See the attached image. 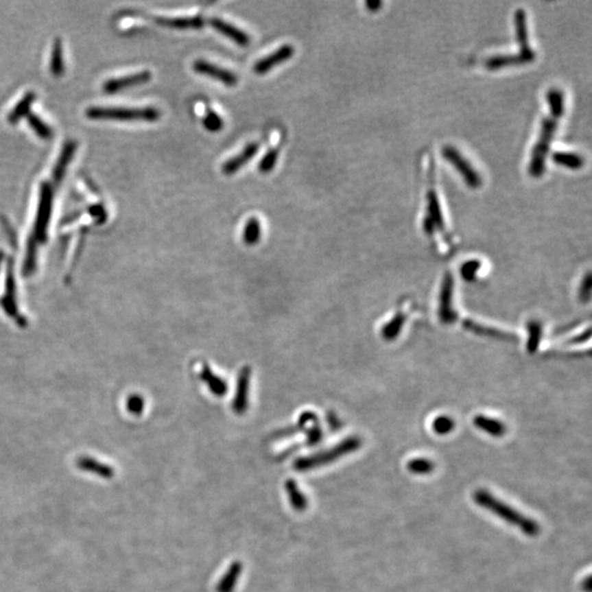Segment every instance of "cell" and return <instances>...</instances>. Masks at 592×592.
I'll return each mask as SVG.
<instances>
[{"instance_id":"8fae6325","label":"cell","mask_w":592,"mask_h":592,"mask_svg":"<svg viewBox=\"0 0 592 592\" xmlns=\"http://www.w3.org/2000/svg\"><path fill=\"white\" fill-rule=\"evenodd\" d=\"M295 49L291 44H284L279 47L274 52L267 55L265 58L256 62L254 65V71L257 75H265L270 71L273 67L287 62L294 55Z\"/></svg>"},{"instance_id":"4dcf8cb0","label":"cell","mask_w":592,"mask_h":592,"mask_svg":"<svg viewBox=\"0 0 592 592\" xmlns=\"http://www.w3.org/2000/svg\"><path fill=\"white\" fill-rule=\"evenodd\" d=\"M434 431L439 434H447L452 431L453 429V421L447 417L438 418L434 423Z\"/></svg>"},{"instance_id":"ffe728a7","label":"cell","mask_w":592,"mask_h":592,"mask_svg":"<svg viewBox=\"0 0 592 592\" xmlns=\"http://www.w3.org/2000/svg\"><path fill=\"white\" fill-rule=\"evenodd\" d=\"M243 563L235 560L227 568L226 573L221 577L219 584H216V592H234L238 580L243 573Z\"/></svg>"},{"instance_id":"d6986e66","label":"cell","mask_w":592,"mask_h":592,"mask_svg":"<svg viewBox=\"0 0 592 592\" xmlns=\"http://www.w3.org/2000/svg\"><path fill=\"white\" fill-rule=\"evenodd\" d=\"M77 150V142L74 139H69L64 144L62 152H60V157H58L56 164H55L54 169H53V180L55 183H58L62 181L64 176H65L67 167L71 164V159L74 157Z\"/></svg>"},{"instance_id":"d6a6232c","label":"cell","mask_w":592,"mask_h":592,"mask_svg":"<svg viewBox=\"0 0 592 592\" xmlns=\"http://www.w3.org/2000/svg\"><path fill=\"white\" fill-rule=\"evenodd\" d=\"M89 212H91V215L98 216V217H102V215H104V209L102 205H93V206H91Z\"/></svg>"},{"instance_id":"9a60e30c","label":"cell","mask_w":592,"mask_h":592,"mask_svg":"<svg viewBox=\"0 0 592 592\" xmlns=\"http://www.w3.org/2000/svg\"><path fill=\"white\" fill-rule=\"evenodd\" d=\"M259 147L260 145L257 142L249 143V144L244 148L241 153L237 154V155L234 156L232 158L225 161L223 166H222V171H223V174H225V175L227 176L234 175V174H236L240 168H243L248 161H250L251 159L254 158L256 154L258 153Z\"/></svg>"},{"instance_id":"5bb4252c","label":"cell","mask_w":592,"mask_h":592,"mask_svg":"<svg viewBox=\"0 0 592 592\" xmlns=\"http://www.w3.org/2000/svg\"><path fill=\"white\" fill-rule=\"evenodd\" d=\"M298 431L306 432V445L309 447L318 445L322 440V427L314 412H305L298 421Z\"/></svg>"},{"instance_id":"8992f818","label":"cell","mask_w":592,"mask_h":592,"mask_svg":"<svg viewBox=\"0 0 592 592\" xmlns=\"http://www.w3.org/2000/svg\"><path fill=\"white\" fill-rule=\"evenodd\" d=\"M430 168H429V188L427 191V210L426 216L423 220V230L427 234H434L437 230L443 232L445 230V221H443L442 211L440 205L439 197H438L437 189H436V181H434V161H430Z\"/></svg>"},{"instance_id":"f546056e","label":"cell","mask_w":592,"mask_h":592,"mask_svg":"<svg viewBox=\"0 0 592 592\" xmlns=\"http://www.w3.org/2000/svg\"><path fill=\"white\" fill-rule=\"evenodd\" d=\"M476 426L479 427L480 429H483L484 431L487 432V434H491V436H496V437H500V436L505 434V428H504L501 423H498V421H491V419L477 418L476 419Z\"/></svg>"},{"instance_id":"7402d4cb","label":"cell","mask_w":592,"mask_h":592,"mask_svg":"<svg viewBox=\"0 0 592 592\" xmlns=\"http://www.w3.org/2000/svg\"><path fill=\"white\" fill-rule=\"evenodd\" d=\"M36 93L34 91H27L25 96L20 99L19 102H16L14 108L11 109L8 115V121L11 124H16L19 122L22 118L27 117L31 113V106L33 102H36Z\"/></svg>"},{"instance_id":"ac0fdd59","label":"cell","mask_w":592,"mask_h":592,"mask_svg":"<svg viewBox=\"0 0 592 592\" xmlns=\"http://www.w3.org/2000/svg\"><path fill=\"white\" fill-rule=\"evenodd\" d=\"M200 379L206 385L211 393L213 394L216 397H223L226 395L228 390V384L223 377H220L217 374L212 371L209 364L204 363L201 371H200Z\"/></svg>"},{"instance_id":"cb8c5ba5","label":"cell","mask_w":592,"mask_h":592,"mask_svg":"<svg viewBox=\"0 0 592 592\" xmlns=\"http://www.w3.org/2000/svg\"><path fill=\"white\" fill-rule=\"evenodd\" d=\"M49 69H51V73L54 76L58 77L63 75L64 71H65L63 58V43H62V40L60 38H55L54 43H53Z\"/></svg>"},{"instance_id":"d4e9b609","label":"cell","mask_w":592,"mask_h":592,"mask_svg":"<svg viewBox=\"0 0 592 592\" xmlns=\"http://www.w3.org/2000/svg\"><path fill=\"white\" fill-rule=\"evenodd\" d=\"M261 238V223L257 217H251L246 223L243 232V240L246 245L254 246L259 243Z\"/></svg>"},{"instance_id":"5b68a950","label":"cell","mask_w":592,"mask_h":592,"mask_svg":"<svg viewBox=\"0 0 592 592\" xmlns=\"http://www.w3.org/2000/svg\"><path fill=\"white\" fill-rule=\"evenodd\" d=\"M91 120L147 121L155 122L161 117L157 108L91 107L86 110Z\"/></svg>"},{"instance_id":"1f68e13d","label":"cell","mask_w":592,"mask_h":592,"mask_svg":"<svg viewBox=\"0 0 592 592\" xmlns=\"http://www.w3.org/2000/svg\"><path fill=\"white\" fill-rule=\"evenodd\" d=\"M143 407H144L143 399H141V397H139V396L133 397V399L130 401V410L133 412V414H141Z\"/></svg>"},{"instance_id":"484cf974","label":"cell","mask_w":592,"mask_h":592,"mask_svg":"<svg viewBox=\"0 0 592 592\" xmlns=\"http://www.w3.org/2000/svg\"><path fill=\"white\" fill-rule=\"evenodd\" d=\"M27 118V124L32 128L34 133L38 135V137H41L43 139H49L53 137V134H54V131H53V128L47 124V123L44 122L38 115H36V113H30L29 115L25 117Z\"/></svg>"},{"instance_id":"e0dca14e","label":"cell","mask_w":592,"mask_h":592,"mask_svg":"<svg viewBox=\"0 0 592 592\" xmlns=\"http://www.w3.org/2000/svg\"><path fill=\"white\" fill-rule=\"evenodd\" d=\"M76 466L82 472L96 475L104 479H111L115 477V472L113 466L97 461L91 456H80V459H77Z\"/></svg>"},{"instance_id":"3957f363","label":"cell","mask_w":592,"mask_h":592,"mask_svg":"<svg viewBox=\"0 0 592 592\" xmlns=\"http://www.w3.org/2000/svg\"><path fill=\"white\" fill-rule=\"evenodd\" d=\"M514 25H516L517 41L519 44L518 53L491 56L484 62L486 69L497 71L509 66L523 65V64L532 63L536 58V53L529 43L527 14L523 9L520 8L516 11Z\"/></svg>"},{"instance_id":"9c48e42d","label":"cell","mask_w":592,"mask_h":592,"mask_svg":"<svg viewBox=\"0 0 592 592\" xmlns=\"http://www.w3.org/2000/svg\"><path fill=\"white\" fill-rule=\"evenodd\" d=\"M192 67L198 74L204 75V76L211 77L213 80H219L222 84H224L228 87H234V86L237 85L238 77L234 71L215 65V64L211 63L208 60H197L194 62Z\"/></svg>"},{"instance_id":"52a82bcc","label":"cell","mask_w":592,"mask_h":592,"mask_svg":"<svg viewBox=\"0 0 592 592\" xmlns=\"http://www.w3.org/2000/svg\"><path fill=\"white\" fill-rule=\"evenodd\" d=\"M53 199H54V191L52 186L47 181H44L40 186L38 213L34 223V237L40 241L47 238V226L52 215Z\"/></svg>"},{"instance_id":"4fadbf2b","label":"cell","mask_w":592,"mask_h":592,"mask_svg":"<svg viewBox=\"0 0 592 592\" xmlns=\"http://www.w3.org/2000/svg\"><path fill=\"white\" fill-rule=\"evenodd\" d=\"M209 23L217 32L222 33L223 36L235 42L239 47H248L249 44H250L251 38L248 33H246L245 31L241 30V29L236 27V25H232L230 22L225 21V20L221 19V18L213 16V18H211L209 20Z\"/></svg>"},{"instance_id":"4316f807","label":"cell","mask_w":592,"mask_h":592,"mask_svg":"<svg viewBox=\"0 0 592 592\" xmlns=\"http://www.w3.org/2000/svg\"><path fill=\"white\" fill-rule=\"evenodd\" d=\"M203 126L209 132L216 133L224 128V121L221 118V115L215 113L214 110L208 109L205 113L204 118H203Z\"/></svg>"},{"instance_id":"30bf717a","label":"cell","mask_w":592,"mask_h":592,"mask_svg":"<svg viewBox=\"0 0 592 592\" xmlns=\"http://www.w3.org/2000/svg\"><path fill=\"white\" fill-rule=\"evenodd\" d=\"M251 368L244 366L238 374L235 397L232 401V410L236 415H244L249 406V392L251 384Z\"/></svg>"},{"instance_id":"44dd1931","label":"cell","mask_w":592,"mask_h":592,"mask_svg":"<svg viewBox=\"0 0 592 592\" xmlns=\"http://www.w3.org/2000/svg\"><path fill=\"white\" fill-rule=\"evenodd\" d=\"M284 489H285L289 505L293 508V510L296 511V512H304V511L307 510L309 499L303 491L300 490L298 483L294 479H287L284 484Z\"/></svg>"},{"instance_id":"277c9868","label":"cell","mask_w":592,"mask_h":592,"mask_svg":"<svg viewBox=\"0 0 592 592\" xmlns=\"http://www.w3.org/2000/svg\"><path fill=\"white\" fill-rule=\"evenodd\" d=\"M362 445L360 438L349 437L342 440V442L335 445L329 450L322 451L309 456H303L295 460L293 469L298 472H307L316 470L320 467L331 464L337 460L342 459L348 454L353 453L359 450Z\"/></svg>"},{"instance_id":"e575fe53","label":"cell","mask_w":592,"mask_h":592,"mask_svg":"<svg viewBox=\"0 0 592 592\" xmlns=\"http://www.w3.org/2000/svg\"><path fill=\"white\" fill-rule=\"evenodd\" d=\"M591 576H588L587 578L584 579V582L582 584V590L586 592H591Z\"/></svg>"},{"instance_id":"2e32d148","label":"cell","mask_w":592,"mask_h":592,"mask_svg":"<svg viewBox=\"0 0 592 592\" xmlns=\"http://www.w3.org/2000/svg\"><path fill=\"white\" fill-rule=\"evenodd\" d=\"M155 21L163 27H171L177 30H198L202 29L205 25V19L202 16H177V18H167V16H156Z\"/></svg>"},{"instance_id":"ba28073f","label":"cell","mask_w":592,"mask_h":592,"mask_svg":"<svg viewBox=\"0 0 592 592\" xmlns=\"http://www.w3.org/2000/svg\"><path fill=\"white\" fill-rule=\"evenodd\" d=\"M442 156L445 161H448L451 165H453L454 168L461 174L462 178L464 179L469 188H480L482 183H483L482 177L473 168L470 161H467L464 156L460 153L458 148L451 146V145H447L442 148Z\"/></svg>"},{"instance_id":"836d02e7","label":"cell","mask_w":592,"mask_h":592,"mask_svg":"<svg viewBox=\"0 0 592 592\" xmlns=\"http://www.w3.org/2000/svg\"><path fill=\"white\" fill-rule=\"evenodd\" d=\"M366 5L368 10L377 11L379 7L383 5V3L382 1H379V0H368V1H366Z\"/></svg>"},{"instance_id":"83f0119b","label":"cell","mask_w":592,"mask_h":592,"mask_svg":"<svg viewBox=\"0 0 592 592\" xmlns=\"http://www.w3.org/2000/svg\"><path fill=\"white\" fill-rule=\"evenodd\" d=\"M279 155H280V150L279 148L273 147L268 150L267 154L260 161L259 167H258L260 172L268 174V172L272 171L274 169V167H276V163H278Z\"/></svg>"},{"instance_id":"6da1fadb","label":"cell","mask_w":592,"mask_h":592,"mask_svg":"<svg viewBox=\"0 0 592 592\" xmlns=\"http://www.w3.org/2000/svg\"><path fill=\"white\" fill-rule=\"evenodd\" d=\"M546 100L549 104V115L542 121L540 137L533 147L530 159L528 171L533 178H541L545 171L546 156L558 128V123L565 111L564 93L557 88H552L546 93Z\"/></svg>"},{"instance_id":"603a6c76","label":"cell","mask_w":592,"mask_h":592,"mask_svg":"<svg viewBox=\"0 0 592 592\" xmlns=\"http://www.w3.org/2000/svg\"><path fill=\"white\" fill-rule=\"evenodd\" d=\"M552 159L555 164L573 170L580 169L584 164L582 156L576 153H568V152H555L552 155Z\"/></svg>"},{"instance_id":"f1b7e54d","label":"cell","mask_w":592,"mask_h":592,"mask_svg":"<svg viewBox=\"0 0 592 592\" xmlns=\"http://www.w3.org/2000/svg\"><path fill=\"white\" fill-rule=\"evenodd\" d=\"M407 469L412 474L428 475L434 470V464L428 459H414L407 464Z\"/></svg>"},{"instance_id":"7c38bea8","label":"cell","mask_w":592,"mask_h":592,"mask_svg":"<svg viewBox=\"0 0 592 592\" xmlns=\"http://www.w3.org/2000/svg\"><path fill=\"white\" fill-rule=\"evenodd\" d=\"M152 80V73L150 71H142L126 76L111 78L104 84V93H115L124 91L134 86L143 85Z\"/></svg>"},{"instance_id":"7a4b0ae2","label":"cell","mask_w":592,"mask_h":592,"mask_svg":"<svg viewBox=\"0 0 592 592\" xmlns=\"http://www.w3.org/2000/svg\"><path fill=\"white\" fill-rule=\"evenodd\" d=\"M473 499L476 505L484 508L485 510L489 511L512 527L520 530L527 536L535 538L540 534L541 527L538 522L519 512L514 508L510 507L506 502L501 501L499 498L490 494L488 490L477 489L473 495Z\"/></svg>"}]
</instances>
